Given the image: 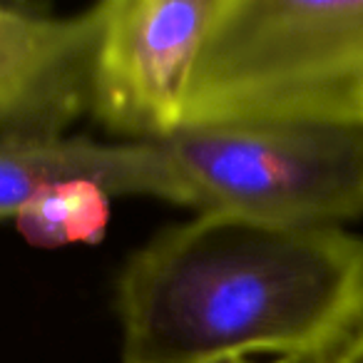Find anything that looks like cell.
<instances>
[{"label":"cell","instance_id":"obj_7","mask_svg":"<svg viewBox=\"0 0 363 363\" xmlns=\"http://www.w3.org/2000/svg\"><path fill=\"white\" fill-rule=\"evenodd\" d=\"M110 202L112 197L95 182H62L33 197L13 222L38 247L97 244L110 222Z\"/></svg>","mask_w":363,"mask_h":363},{"label":"cell","instance_id":"obj_5","mask_svg":"<svg viewBox=\"0 0 363 363\" xmlns=\"http://www.w3.org/2000/svg\"><path fill=\"white\" fill-rule=\"evenodd\" d=\"M100 3L72 16L0 3V147L67 137L90 115Z\"/></svg>","mask_w":363,"mask_h":363},{"label":"cell","instance_id":"obj_3","mask_svg":"<svg viewBox=\"0 0 363 363\" xmlns=\"http://www.w3.org/2000/svg\"><path fill=\"white\" fill-rule=\"evenodd\" d=\"M160 147L177 207L294 229L363 217V117L187 127Z\"/></svg>","mask_w":363,"mask_h":363},{"label":"cell","instance_id":"obj_4","mask_svg":"<svg viewBox=\"0 0 363 363\" xmlns=\"http://www.w3.org/2000/svg\"><path fill=\"white\" fill-rule=\"evenodd\" d=\"M219 0H105L90 115L120 142H164L184 127L189 82Z\"/></svg>","mask_w":363,"mask_h":363},{"label":"cell","instance_id":"obj_1","mask_svg":"<svg viewBox=\"0 0 363 363\" xmlns=\"http://www.w3.org/2000/svg\"><path fill=\"white\" fill-rule=\"evenodd\" d=\"M120 363H328L363 328V237L197 214L117 274Z\"/></svg>","mask_w":363,"mask_h":363},{"label":"cell","instance_id":"obj_9","mask_svg":"<svg viewBox=\"0 0 363 363\" xmlns=\"http://www.w3.org/2000/svg\"><path fill=\"white\" fill-rule=\"evenodd\" d=\"M222 363H289L281 358H269V361H257V358H237V361H222Z\"/></svg>","mask_w":363,"mask_h":363},{"label":"cell","instance_id":"obj_8","mask_svg":"<svg viewBox=\"0 0 363 363\" xmlns=\"http://www.w3.org/2000/svg\"><path fill=\"white\" fill-rule=\"evenodd\" d=\"M328 363H363V328L346 343V348Z\"/></svg>","mask_w":363,"mask_h":363},{"label":"cell","instance_id":"obj_2","mask_svg":"<svg viewBox=\"0 0 363 363\" xmlns=\"http://www.w3.org/2000/svg\"><path fill=\"white\" fill-rule=\"evenodd\" d=\"M363 117V0H219L184 127Z\"/></svg>","mask_w":363,"mask_h":363},{"label":"cell","instance_id":"obj_6","mask_svg":"<svg viewBox=\"0 0 363 363\" xmlns=\"http://www.w3.org/2000/svg\"><path fill=\"white\" fill-rule=\"evenodd\" d=\"M62 182H95L115 197L169 202V167L160 142H97L60 137L0 147V222Z\"/></svg>","mask_w":363,"mask_h":363}]
</instances>
